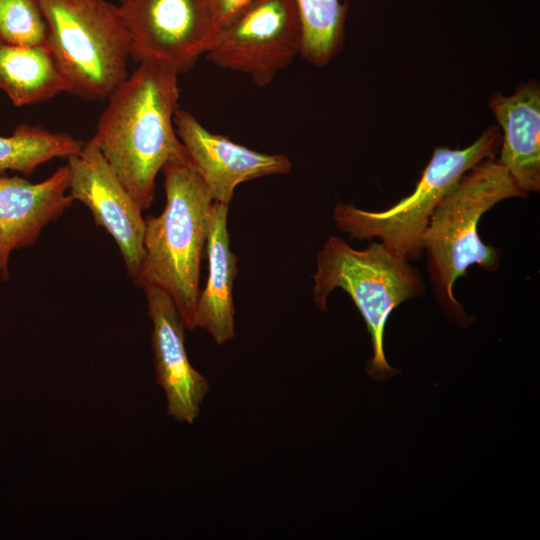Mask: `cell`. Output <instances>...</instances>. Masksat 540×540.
<instances>
[{"label":"cell","mask_w":540,"mask_h":540,"mask_svg":"<svg viewBox=\"0 0 540 540\" xmlns=\"http://www.w3.org/2000/svg\"><path fill=\"white\" fill-rule=\"evenodd\" d=\"M178 73L150 60L139 62L108 96L93 136L125 189L142 210L150 208L155 179L170 161L186 159L174 114Z\"/></svg>","instance_id":"cell-1"},{"label":"cell","mask_w":540,"mask_h":540,"mask_svg":"<svg viewBox=\"0 0 540 540\" xmlns=\"http://www.w3.org/2000/svg\"><path fill=\"white\" fill-rule=\"evenodd\" d=\"M165 208L145 218L144 256L134 284L166 292L188 330L196 328L200 266L214 202L189 158L163 168Z\"/></svg>","instance_id":"cell-2"},{"label":"cell","mask_w":540,"mask_h":540,"mask_svg":"<svg viewBox=\"0 0 540 540\" xmlns=\"http://www.w3.org/2000/svg\"><path fill=\"white\" fill-rule=\"evenodd\" d=\"M524 194L507 169L494 157L464 173L436 206L422 239L435 295L446 315L462 326L471 322L453 292L456 280L471 265L494 271L500 254L483 243L478 224L497 203Z\"/></svg>","instance_id":"cell-3"},{"label":"cell","mask_w":540,"mask_h":540,"mask_svg":"<svg viewBox=\"0 0 540 540\" xmlns=\"http://www.w3.org/2000/svg\"><path fill=\"white\" fill-rule=\"evenodd\" d=\"M408 261L382 242H371L358 250L332 235L317 254L314 302L321 311H327V297L335 288L349 294L371 337L373 355L366 372L375 381L399 373L389 365L384 352V333L390 314L425 290L421 276Z\"/></svg>","instance_id":"cell-4"},{"label":"cell","mask_w":540,"mask_h":540,"mask_svg":"<svg viewBox=\"0 0 540 540\" xmlns=\"http://www.w3.org/2000/svg\"><path fill=\"white\" fill-rule=\"evenodd\" d=\"M48 47L69 86L87 100L108 98L128 76L130 38L118 6L106 0H39Z\"/></svg>","instance_id":"cell-5"},{"label":"cell","mask_w":540,"mask_h":540,"mask_svg":"<svg viewBox=\"0 0 540 540\" xmlns=\"http://www.w3.org/2000/svg\"><path fill=\"white\" fill-rule=\"evenodd\" d=\"M501 140L499 128L490 125L463 149L436 147L409 196L383 211L338 204L333 211L335 226L350 238H380L384 245L406 259L419 258L423 253V235L438 203L464 173L494 157Z\"/></svg>","instance_id":"cell-6"},{"label":"cell","mask_w":540,"mask_h":540,"mask_svg":"<svg viewBox=\"0 0 540 540\" xmlns=\"http://www.w3.org/2000/svg\"><path fill=\"white\" fill-rule=\"evenodd\" d=\"M302 51V29L295 0H254L211 41L206 58L240 72L260 87Z\"/></svg>","instance_id":"cell-7"},{"label":"cell","mask_w":540,"mask_h":540,"mask_svg":"<svg viewBox=\"0 0 540 540\" xmlns=\"http://www.w3.org/2000/svg\"><path fill=\"white\" fill-rule=\"evenodd\" d=\"M117 6L138 63L155 61L185 73L215 35L211 0H119Z\"/></svg>","instance_id":"cell-8"},{"label":"cell","mask_w":540,"mask_h":540,"mask_svg":"<svg viewBox=\"0 0 540 540\" xmlns=\"http://www.w3.org/2000/svg\"><path fill=\"white\" fill-rule=\"evenodd\" d=\"M69 191L91 211L95 224L116 242L127 273L134 279L144 256L145 218L125 189L93 137L78 154L66 158Z\"/></svg>","instance_id":"cell-9"},{"label":"cell","mask_w":540,"mask_h":540,"mask_svg":"<svg viewBox=\"0 0 540 540\" xmlns=\"http://www.w3.org/2000/svg\"><path fill=\"white\" fill-rule=\"evenodd\" d=\"M174 125L191 164L215 202L229 205L239 184L287 174L292 168L286 155L260 153L214 134L186 110H176Z\"/></svg>","instance_id":"cell-10"},{"label":"cell","mask_w":540,"mask_h":540,"mask_svg":"<svg viewBox=\"0 0 540 540\" xmlns=\"http://www.w3.org/2000/svg\"><path fill=\"white\" fill-rule=\"evenodd\" d=\"M143 289L153 324L151 346L156 381L165 393L167 414L179 422L192 424L209 391V382L188 359L186 328L171 297L155 286Z\"/></svg>","instance_id":"cell-11"},{"label":"cell","mask_w":540,"mask_h":540,"mask_svg":"<svg viewBox=\"0 0 540 540\" xmlns=\"http://www.w3.org/2000/svg\"><path fill=\"white\" fill-rule=\"evenodd\" d=\"M67 165L47 179L32 183L19 176L0 175V276L8 280L13 250L34 244L41 230L73 203Z\"/></svg>","instance_id":"cell-12"},{"label":"cell","mask_w":540,"mask_h":540,"mask_svg":"<svg viewBox=\"0 0 540 540\" xmlns=\"http://www.w3.org/2000/svg\"><path fill=\"white\" fill-rule=\"evenodd\" d=\"M489 107L501 127L500 157L526 195L540 190V86L536 80L518 85L512 95L494 93Z\"/></svg>","instance_id":"cell-13"},{"label":"cell","mask_w":540,"mask_h":540,"mask_svg":"<svg viewBox=\"0 0 540 540\" xmlns=\"http://www.w3.org/2000/svg\"><path fill=\"white\" fill-rule=\"evenodd\" d=\"M228 207L215 201L211 206L205 249L208 278L196 306V327L206 330L217 344H223L235 335L233 282L238 267L237 256L230 248Z\"/></svg>","instance_id":"cell-14"},{"label":"cell","mask_w":540,"mask_h":540,"mask_svg":"<svg viewBox=\"0 0 540 540\" xmlns=\"http://www.w3.org/2000/svg\"><path fill=\"white\" fill-rule=\"evenodd\" d=\"M0 89L14 105L49 100L69 86L48 45L17 46L0 41Z\"/></svg>","instance_id":"cell-15"},{"label":"cell","mask_w":540,"mask_h":540,"mask_svg":"<svg viewBox=\"0 0 540 540\" xmlns=\"http://www.w3.org/2000/svg\"><path fill=\"white\" fill-rule=\"evenodd\" d=\"M84 142L40 126L19 125L11 136H0V175L11 170L30 176L41 164L78 154Z\"/></svg>","instance_id":"cell-16"},{"label":"cell","mask_w":540,"mask_h":540,"mask_svg":"<svg viewBox=\"0 0 540 540\" xmlns=\"http://www.w3.org/2000/svg\"><path fill=\"white\" fill-rule=\"evenodd\" d=\"M302 29L301 55L316 67L342 50L348 5L339 0H295Z\"/></svg>","instance_id":"cell-17"},{"label":"cell","mask_w":540,"mask_h":540,"mask_svg":"<svg viewBox=\"0 0 540 540\" xmlns=\"http://www.w3.org/2000/svg\"><path fill=\"white\" fill-rule=\"evenodd\" d=\"M0 41L17 46L48 45V26L39 0H0Z\"/></svg>","instance_id":"cell-18"},{"label":"cell","mask_w":540,"mask_h":540,"mask_svg":"<svg viewBox=\"0 0 540 540\" xmlns=\"http://www.w3.org/2000/svg\"><path fill=\"white\" fill-rule=\"evenodd\" d=\"M253 1L254 0H211L215 34L229 24Z\"/></svg>","instance_id":"cell-19"}]
</instances>
